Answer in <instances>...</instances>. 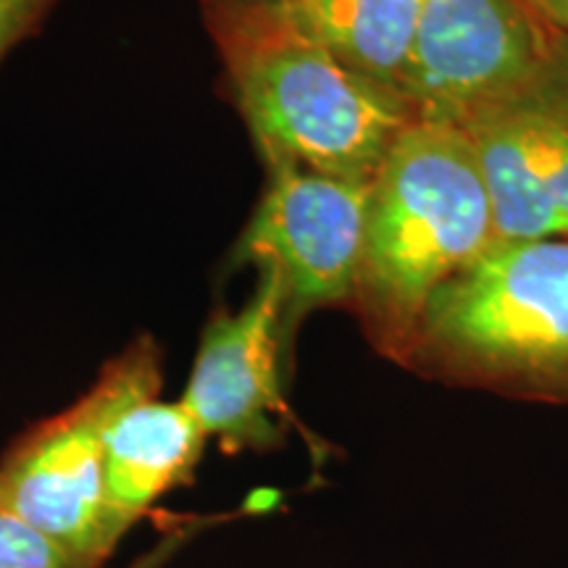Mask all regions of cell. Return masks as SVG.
Returning a JSON list of instances; mask_svg holds the SVG:
<instances>
[{"mask_svg": "<svg viewBox=\"0 0 568 568\" xmlns=\"http://www.w3.org/2000/svg\"><path fill=\"white\" fill-rule=\"evenodd\" d=\"M290 9L345 67L403 95L422 0H293Z\"/></svg>", "mask_w": 568, "mask_h": 568, "instance_id": "30bf717a", "label": "cell"}, {"mask_svg": "<svg viewBox=\"0 0 568 568\" xmlns=\"http://www.w3.org/2000/svg\"><path fill=\"white\" fill-rule=\"evenodd\" d=\"M201 527H205V521H190L187 527H184L182 531H176V535H172L169 539H163V542L151 552V556L138 560V564H134L132 568H161L163 560H169V556H172V552L180 548V542L190 539V535H193V531L201 529Z\"/></svg>", "mask_w": 568, "mask_h": 568, "instance_id": "4fadbf2b", "label": "cell"}, {"mask_svg": "<svg viewBox=\"0 0 568 568\" xmlns=\"http://www.w3.org/2000/svg\"><path fill=\"white\" fill-rule=\"evenodd\" d=\"M161 393V351L142 335L119 353L74 406L27 432L0 460V506L24 518L80 568L119 545L105 493L103 439L119 410Z\"/></svg>", "mask_w": 568, "mask_h": 568, "instance_id": "277c9868", "label": "cell"}, {"mask_svg": "<svg viewBox=\"0 0 568 568\" xmlns=\"http://www.w3.org/2000/svg\"><path fill=\"white\" fill-rule=\"evenodd\" d=\"M0 568H80L61 545L0 506Z\"/></svg>", "mask_w": 568, "mask_h": 568, "instance_id": "8fae6325", "label": "cell"}, {"mask_svg": "<svg viewBox=\"0 0 568 568\" xmlns=\"http://www.w3.org/2000/svg\"><path fill=\"white\" fill-rule=\"evenodd\" d=\"M568 55V32L529 0H422L403 98L426 122L464 124L527 95Z\"/></svg>", "mask_w": 568, "mask_h": 568, "instance_id": "5b68a950", "label": "cell"}, {"mask_svg": "<svg viewBox=\"0 0 568 568\" xmlns=\"http://www.w3.org/2000/svg\"><path fill=\"white\" fill-rule=\"evenodd\" d=\"M493 245V203L468 134L416 119L372 184L347 305L374 351L400 366L432 295Z\"/></svg>", "mask_w": 568, "mask_h": 568, "instance_id": "7a4b0ae2", "label": "cell"}, {"mask_svg": "<svg viewBox=\"0 0 568 568\" xmlns=\"http://www.w3.org/2000/svg\"><path fill=\"white\" fill-rule=\"evenodd\" d=\"M59 0H0V61L45 21Z\"/></svg>", "mask_w": 568, "mask_h": 568, "instance_id": "7c38bea8", "label": "cell"}, {"mask_svg": "<svg viewBox=\"0 0 568 568\" xmlns=\"http://www.w3.org/2000/svg\"><path fill=\"white\" fill-rule=\"evenodd\" d=\"M400 368L568 406V237L493 245L426 303Z\"/></svg>", "mask_w": 568, "mask_h": 568, "instance_id": "3957f363", "label": "cell"}, {"mask_svg": "<svg viewBox=\"0 0 568 568\" xmlns=\"http://www.w3.org/2000/svg\"><path fill=\"white\" fill-rule=\"evenodd\" d=\"M560 67L527 95L474 113L460 124L493 203L495 245L558 237L545 190V155L550 151Z\"/></svg>", "mask_w": 568, "mask_h": 568, "instance_id": "ba28073f", "label": "cell"}, {"mask_svg": "<svg viewBox=\"0 0 568 568\" xmlns=\"http://www.w3.org/2000/svg\"><path fill=\"white\" fill-rule=\"evenodd\" d=\"M556 24H560V27H564V30L568 32V17H566V19H560V21H556Z\"/></svg>", "mask_w": 568, "mask_h": 568, "instance_id": "2e32d148", "label": "cell"}, {"mask_svg": "<svg viewBox=\"0 0 568 568\" xmlns=\"http://www.w3.org/2000/svg\"><path fill=\"white\" fill-rule=\"evenodd\" d=\"M529 3L537 6L542 13H548L552 21L568 17V0H529Z\"/></svg>", "mask_w": 568, "mask_h": 568, "instance_id": "5bb4252c", "label": "cell"}, {"mask_svg": "<svg viewBox=\"0 0 568 568\" xmlns=\"http://www.w3.org/2000/svg\"><path fill=\"white\" fill-rule=\"evenodd\" d=\"M372 184L301 166H268L266 193L237 243V261L274 274L284 335L311 311L347 308L358 276Z\"/></svg>", "mask_w": 568, "mask_h": 568, "instance_id": "8992f818", "label": "cell"}, {"mask_svg": "<svg viewBox=\"0 0 568 568\" xmlns=\"http://www.w3.org/2000/svg\"><path fill=\"white\" fill-rule=\"evenodd\" d=\"M234 103L266 166L374 184L416 122L395 90L345 67L290 6L203 0Z\"/></svg>", "mask_w": 568, "mask_h": 568, "instance_id": "6da1fadb", "label": "cell"}, {"mask_svg": "<svg viewBox=\"0 0 568 568\" xmlns=\"http://www.w3.org/2000/svg\"><path fill=\"white\" fill-rule=\"evenodd\" d=\"M209 435L182 400L140 397L111 418L103 439L113 527L126 535L153 503L193 477Z\"/></svg>", "mask_w": 568, "mask_h": 568, "instance_id": "9c48e42d", "label": "cell"}, {"mask_svg": "<svg viewBox=\"0 0 568 568\" xmlns=\"http://www.w3.org/2000/svg\"><path fill=\"white\" fill-rule=\"evenodd\" d=\"M255 3H276V6H290L293 0H255Z\"/></svg>", "mask_w": 568, "mask_h": 568, "instance_id": "9a60e30c", "label": "cell"}, {"mask_svg": "<svg viewBox=\"0 0 568 568\" xmlns=\"http://www.w3.org/2000/svg\"><path fill=\"white\" fill-rule=\"evenodd\" d=\"M284 295L274 274L261 272L258 287L234 314H216L205 326L180 400L193 410L224 453L272 450L287 424L284 368Z\"/></svg>", "mask_w": 568, "mask_h": 568, "instance_id": "52a82bcc", "label": "cell"}]
</instances>
